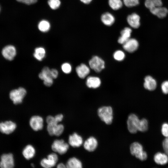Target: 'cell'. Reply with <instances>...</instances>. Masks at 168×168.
Here are the masks:
<instances>
[{
	"instance_id": "cell-1",
	"label": "cell",
	"mask_w": 168,
	"mask_h": 168,
	"mask_svg": "<svg viewBox=\"0 0 168 168\" xmlns=\"http://www.w3.org/2000/svg\"><path fill=\"white\" fill-rule=\"evenodd\" d=\"M98 115L101 120L108 125L111 124L113 119V110L110 106H104L98 108Z\"/></svg>"
},
{
	"instance_id": "cell-2",
	"label": "cell",
	"mask_w": 168,
	"mask_h": 168,
	"mask_svg": "<svg viewBox=\"0 0 168 168\" xmlns=\"http://www.w3.org/2000/svg\"><path fill=\"white\" fill-rule=\"evenodd\" d=\"M131 154L141 161L145 160L147 158V153L143 150L142 145L137 142L132 143L130 147Z\"/></svg>"
},
{
	"instance_id": "cell-3",
	"label": "cell",
	"mask_w": 168,
	"mask_h": 168,
	"mask_svg": "<svg viewBox=\"0 0 168 168\" xmlns=\"http://www.w3.org/2000/svg\"><path fill=\"white\" fill-rule=\"evenodd\" d=\"M26 93V89L20 87L11 91L9 94L10 98L14 104H19L22 103Z\"/></svg>"
},
{
	"instance_id": "cell-4",
	"label": "cell",
	"mask_w": 168,
	"mask_h": 168,
	"mask_svg": "<svg viewBox=\"0 0 168 168\" xmlns=\"http://www.w3.org/2000/svg\"><path fill=\"white\" fill-rule=\"evenodd\" d=\"M140 120L134 114H130L128 117L127 123L128 129L132 133H136L138 131Z\"/></svg>"
},
{
	"instance_id": "cell-5",
	"label": "cell",
	"mask_w": 168,
	"mask_h": 168,
	"mask_svg": "<svg viewBox=\"0 0 168 168\" xmlns=\"http://www.w3.org/2000/svg\"><path fill=\"white\" fill-rule=\"evenodd\" d=\"M69 147V145L63 139L55 140L51 146L52 149L54 151L61 155L65 153Z\"/></svg>"
},
{
	"instance_id": "cell-6",
	"label": "cell",
	"mask_w": 168,
	"mask_h": 168,
	"mask_svg": "<svg viewBox=\"0 0 168 168\" xmlns=\"http://www.w3.org/2000/svg\"><path fill=\"white\" fill-rule=\"evenodd\" d=\"M89 64L90 68L96 72H100L105 68V62L97 56H94L89 60Z\"/></svg>"
},
{
	"instance_id": "cell-7",
	"label": "cell",
	"mask_w": 168,
	"mask_h": 168,
	"mask_svg": "<svg viewBox=\"0 0 168 168\" xmlns=\"http://www.w3.org/2000/svg\"><path fill=\"white\" fill-rule=\"evenodd\" d=\"M64 129V126L61 124L55 123L47 124V130L51 136H59L63 133Z\"/></svg>"
},
{
	"instance_id": "cell-8",
	"label": "cell",
	"mask_w": 168,
	"mask_h": 168,
	"mask_svg": "<svg viewBox=\"0 0 168 168\" xmlns=\"http://www.w3.org/2000/svg\"><path fill=\"white\" fill-rule=\"evenodd\" d=\"M58 160L57 155L55 153L50 154L47 158L42 159L40 161V165L43 167L50 168L54 166Z\"/></svg>"
},
{
	"instance_id": "cell-9",
	"label": "cell",
	"mask_w": 168,
	"mask_h": 168,
	"mask_svg": "<svg viewBox=\"0 0 168 168\" xmlns=\"http://www.w3.org/2000/svg\"><path fill=\"white\" fill-rule=\"evenodd\" d=\"M50 69L47 67H44L39 73V77L43 81L44 85L47 86H51L53 83V78L50 75Z\"/></svg>"
},
{
	"instance_id": "cell-10",
	"label": "cell",
	"mask_w": 168,
	"mask_h": 168,
	"mask_svg": "<svg viewBox=\"0 0 168 168\" xmlns=\"http://www.w3.org/2000/svg\"><path fill=\"white\" fill-rule=\"evenodd\" d=\"M0 167L2 168H12L14 166L13 156L11 153L4 154L1 157Z\"/></svg>"
},
{
	"instance_id": "cell-11",
	"label": "cell",
	"mask_w": 168,
	"mask_h": 168,
	"mask_svg": "<svg viewBox=\"0 0 168 168\" xmlns=\"http://www.w3.org/2000/svg\"><path fill=\"white\" fill-rule=\"evenodd\" d=\"M29 124L30 127L33 130L37 131L43 128V120L39 116H33L30 118Z\"/></svg>"
},
{
	"instance_id": "cell-12",
	"label": "cell",
	"mask_w": 168,
	"mask_h": 168,
	"mask_svg": "<svg viewBox=\"0 0 168 168\" xmlns=\"http://www.w3.org/2000/svg\"><path fill=\"white\" fill-rule=\"evenodd\" d=\"M2 53L5 59L11 61L13 59L16 55V49L13 45H8L2 49Z\"/></svg>"
},
{
	"instance_id": "cell-13",
	"label": "cell",
	"mask_w": 168,
	"mask_h": 168,
	"mask_svg": "<svg viewBox=\"0 0 168 168\" xmlns=\"http://www.w3.org/2000/svg\"><path fill=\"white\" fill-rule=\"evenodd\" d=\"M16 124L11 121H7L0 123V131L2 133L8 134L13 132L16 128Z\"/></svg>"
},
{
	"instance_id": "cell-14",
	"label": "cell",
	"mask_w": 168,
	"mask_h": 168,
	"mask_svg": "<svg viewBox=\"0 0 168 168\" xmlns=\"http://www.w3.org/2000/svg\"><path fill=\"white\" fill-rule=\"evenodd\" d=\"M123 45V48L125 50L129 53H132L138 49L139 44L136 39L130 38Z\"/></svg>"
},
{
	"instance_id": "cell-15",
	"label": "cell",
	"mask_w": 168,
	"mask_h": 168,
	"mask_svg": "<svg viewBox=\"0 0 168 168\" xmlns=\"http://www.w3.org/2000/svg\"><path fill=\"white\" fill-rule=\"evenodd\" d=\"M98 143L96 139L94 137L91 136L88 138L84 143V147L87 151L93 152L97 148Z\"/></svg>"
},
{
	"instance_id": "cell-16",
	"label": "cell",
	"mask_w": 168,
	"mask_h": 168,
	"mask_svg": "<svg viewBox=\"0 0 168 168\" xmlns=\"http://www.w3.org/2000/svg\"><path fill=\"white\" fill-rule=\"evenodd\" d=\"M83 139L81 136L74 133L69 137L68 142L73 147H78L83 143Z\"/></svg>"
},
{
	"instance_id": "cell-17",
	"label": "cell",
	"mask_w": 168,
	"mask_h": 168,
	"mask_svg": "<svg viewBox=\"0 0 168 168\" xmlns=\"http://www.w3.org/2000/svg\"><path fill=\"white\" fill-rule=\"evenodd\" d=\"M127 19L128 23L132 28L136 29L139 27L140 17L136 13H133L128 16Z\"/></svg>"
},
{
	"instance_id": "cell-18",
	"label": "cell",
	"mask_w": 168,
	"mask_h": 168,
	"mask_svg": "<svg viewBox=\"0 0 168 168\" xmlns=\"http://www.w3.org/2000/svg\"><path fill=\"white\" fill-rule=\"evenodd\" d=\"M144 81L143 86L145 89L150 91H152L156 89L157 86V82L156 80L152 76H146Z\"/></svg>"
},
{
	"instance_id": "cell-19",
	"label": "cell",
	"mask_w": 168,
	"mask_h": 168,
	"mask_svg": "<svg viewBox=\"0 0 168 168\" xmlns=\"http://www.w3.org/2000/svg\"><path fill=\"white\" fill-rule=\"evenodd\" d=\"M149 10L152 13L160 18L165 17L168 13L167 9L162 6L152 8Z\"/></svg>"
},
{
	"instance_id": "cell-20",
	"label": "cell",
	"mask_w": 168,
	"mask_h": 168,
	"mask_svg": "<svg viewBox=\"0 0 168 168\" xmlns=\"http://www.w3.org/2000/svg\"><path fill=\"white\" fill-rule=\"evenodd\" d=\"M78 76L80 78H84L90 73L89 68L86 64L82 63L77 66L76 69Z\"/></svg>"
},
{
	"instance_id": "cell-21",
	"label": "cell",
	"mask_w": 168,
	"mask_h": 168,
	"mask_svg": "<svg viewBox=\"0 0 168 168\" xmlns=\"http://www.w3.org/2000/svg\"><path fill=\"white\" fill-rule=\"evenodd\" d=\"M132 30L129 27H125L121 31V36L118 40V42L123 44L130 38Z\"/></svg>"
},
{
	"instance_id": "cell-22",
	"label": "cell",
	"mask_w": 168,
	"mask_h": 168,
	"mask_svg": "<svg viewBox=\"0 0 168 168\" xmlns=\"http://www.w3.org/2000/svg\"><path fill=\"white\" fill-rule=\"evenodd\" d=\"M86 83L88 87L96 88L100 86L101 81L98 77L90 76L87 78Z\"/></svg>"
},
{
	"instance_id": "cell-23",
	"label": "cell",
	"mask_w": 168,
	"mask_h": 168,
	"mask_svg": "<svg viewBox=\"0 0 168 168\" xmlns=\"http://www.w3.org/2000/svg\"><path fill=\"white\" fill-rule=\"evenodd\" d=\"M154 160L156 164L164 165L168 162V156L166 153L158 152L155 155Z\"/></svg>"
},
{
	"instance_id": "cell-24",
	"label": "cell",
	"mask_w": 168,
	"mask_h": 168,
	"mask_svg": "<svg viewBox=\"0 0 168 168\" xmlns=\"http://www.w3.org/2000/svg\"><path fill=\"white\" fill-rule=\"evenodd\" d=\"M35 151L34 147L31 145H27L24 149L22 154L24 157L27 160L33 158L35 154Z\"/></svg>"
},
{
	"instance_id": "cell-25",
	"label": "cell",
	"mask_w": 168,
	"mask_h": 168,
	"mask_svg": "<svg viewBox=\"0 0 168 168\" xmlns=\"http://www.w3.org/2000/svg\"><path fill=\"white\" fill-rule=\"evenodd\" d=\"M101 19L103 24L107 26H111L115 21L114 16L109 12L103 14L101 15Z\"/></svg>"
},
{
	"instance_id": "cell-26",
	"label": "cell",
	"mask_w": 168,
	"mask_h": 168,
	"mask_svg": "<svg viewBox=\"0 0 168 168\" xmlns=\"http://www.w3.org/2000/svg\"><path fill=\"white\" fill-rule=\"evenodd\" d=\"M66 166L68 168H81L82 167V164L78 159L73 157L69 158L68 161Z\"/></svg>"
},
{
	"instance_id": "cell-27",
	"label": "cell",
	"mask_w": 168,
	"mask_h": 168,
	"mask_svg": "<svg viewBox=\"0 0 168 168\" xmlns=\"http://www.w3.org/2000/svg\"><path fill=\"white\" fill-rule=\"evenodd\" d=\"M50 26V24L49 21L45 19L40 21L38 24V29L43 32H46L49 31Z\"/></svg>"
},
{
	"instance_id": "cell-28",
	"label": "cell",
	"mask_w": 168,
	"mask_h": 168,
	"mask_svg": "<svg viewBox=\"0 0 168 168\" xmlns=\"http://www.w3.org/2000/svg\"><path fill=\"white\" fill-rule=\"evenodd\" d=\"M46 51L44 48L38 47L35 49L33 54L34 57L38 61H41L45 56Z\"/></svg>"
},
{
	"instance_id": "cell-29",
	"label": "cell",
	"mask_w": 168,
	"mask_h": 168,
	"mask_svg": "<svg viewBox=\"0 0 168 168\" xmlns=\"http://www.w3.org/2000/svg\"><path fill=\"white\" fill-rule=\"evenodd\" d=\"M162 4L161 0H146L145 2V7L149 9L161 6Z\"/></svg>"
},
{
	"instance_id": "cell-30",
	"label": "cell",
	"mask_w": 168,
	"mask_h": 168,
	"mask_svg": "<svg viewBox=\"0 0 168 168\" xmlns=\"http://www.w3.org/2000/svg\"><path fill=\"white\" fill-rule=\"evenodd\" d=\"M108 3L110 7L114 10H118L123 5L121 0H109Z\"/></svg>"
},
{
	"instance_id": "cell-31",
	"label": "cell",
	"mask_w": 168,
	"mask_h": 168,
	"mask_svg": "<svg viewBox=\"0 0 168 168\" xmlns=\"http://www.w3.org/2000/svg\"><path fill=\"white\" fill-rule=\"evenodd\" d=\"M148 128V123L147 120L144 118L140 120L138 131L142 132H145Z\"/></svg>"
},
{
	"instance_id": "cell-32",
	"label": "cell",
	"mask_w": 168,
	"mask_h": 168,
	"mask_svg": "<svg viewBox=\"0 0 168 168\" xmlns=\"http://www.w3.org/2000/svg\"><path fill=\"white\" fill-rule=\"evenodd\" d=\"M47 2L50 8L53 10L58 9L61 4L60 0H48Z\"/></svg>"
},
{
	"instance_id": "cell-33",
	"label": "cell",
	"mask_w": 168,
	"mask_h": 168,
	"mask_svg": "<svg viewBox=\"0 0 168 168\" xmlns=\"http://www.w3.org/2000/svg\"><path fill=\"white\" fill-rule=\"evenodd\" d=\"M114 58L116 60L121 61L123 60L125 57L124 53L121 50H118L116 51L114 54Z\"/></svg>"
},
{
	"instance_id": "cell-34",
	"label": "cell",
	"mask_w": 168,
	"mask_h": 168,
	"mask_svg": "<svg viewBox=\"0 0 168 168\" xmlns=\"http://www.w3.org/2000/svg\"><path fill=\"white\" fill-rule=\"evenodd\" d=\"M124 5L128 7L136 6L139 3V0H123Z\"/></svg>"
},
{
	"instance_id": "cell-35",
	"label": "cell",
	"mask_w": 168,
	"mask_h": 168,
	"mask_svg": "<svg viewBox=\"0 0 168 168\" xmlns=\"http://www.w3.org/2000/svg\"><path fill=\"white\" fill-rule=\"evenodd\" d=\"M61 69L63 72L66 74L70 73L72 71V66L68 63H63L61 66Z\"/></svg>"
},
{
	"instance_id": "cell-36",
	"label": "cell",
	"mask_w": 168,
	"mask_h": 168,
	"mask_svg": "<svg viewBox=\"0 0 168 168\" xmlns=\"http://www.w3.org/2000/svg\"><path fill=\"white\" fill-rule=\"evenodd\" d=\"M161 133L162 135L166 137H168V124L164 123L161 127Z\"/></svg>"
},
{
	"instance_id": "cell-37",
	"label": "cell",
	"mask_w": 168,
	"mask_h": 168,
	"mask_svg": "<svg viewBox=\"0 0 168 168\" xmlns=\"http://www.w3.org/2000/svg\"><path fill=\"white\" fill-rule=\"evenodd\" d=\"M161 87L163 93L168 94V80L163 82L161 85Z\"/></svg>"
},
{
	"instance_id": "cell-38",
	"label": "cell",
	"mask_w": 168,
	"mask_h": 168,
	"mask_svg": "<svg viewBox=\"0 0 168 168\" xmlns=\"http://www.w3.org/2000/svg\"><path fill=\"white\" fill-rule=\"evenodd\" d=\"M162 146L165 152L168 155V137L166 138L163 140Z\"/></svg>"
},
{
	"instance_id": "cell-39",
	"label": "cell",
	"mask_w": 168,
	"mask_h": 168,
	"mask_svg": "<svg viewBox=\"0 0 168 168\" xmlns=\"http://www.w3.org/2000/svg\"><path fill=\"white\" fill-rule=\"evenodd\" d=\"M18 2L24 3L26 5H30L36 3L38 0H16Z\"/></svg>"
},
{
	"instance_id": "cell-40",
	"label": "cell",
	"mask_w": 168,
	"mask_h": 168,
	"mask_svg": "<svg viewBox=\"0 0 168 168\" xmlns=\"http://www.w3.org/2000/svg\"><path fill=\"white\" fill-rule=\"evenodd\" d=\"M50 72L51 76L53 79H55L57 77L58 75V72L56 69H50Z\"/></svg>"
},
{
	"instance_id": "cell-41",
	"label": "cell",
	"mask_w": 168,
	"mask_h": 168,
	"mask_svg": "<svg viewBox=\"0 0 168 168\" xmlns=\"http://www.w3.org/2000/svg\"><path fill=\"white\" fill-rule=\"evenodd\" d=\"M54 117L56 121L58 123L62 121L63 116L62 114H59L56 115Z\"/></svg>"
},
{
	"instance_id": "cell-42",
	"label": "cell",
	"mask_w": 168,
	"mask_h": 168,
	"mask_svg": "<svg viewBox=\"0 0 168 168\" xmlns=\"http://www.w3.org/2000/svg\"><path fill=\"white\" fill-rule=\"evenodd\" d=\"M57 167L58 168H64L66 167V166L63 163H60L58 165Z\"/></svg>"
},
{
	"instance_id": "cell-43",
	"label": "cell",
	"mask_w": 168,
	"mask_h": 168,
	"mask_svg": "<svg viewBox=\"0 0 168 168\" xmlns=\"http://www.w3.org/2000/svg\"><path fill=\"white\" fill-rule=\"evenodd\" d=\"M92 0H80V1L83 3L86 4H88L90 3Z\"/></svg>"
},
{
	"instance_id": "cell-44",
	"label": "cell",
	"mask_w": 168,
	"mask_h": 168,
	"mask_svg": "<svg viewBox=\"0 0 168 168\" xmlns=\"http://www.w3.org/2000/svg\"><path fill=\"white\" fill-rule=\"evenodd\" d=\"M31 166H32L34 167V165L33 164H31Z\"/></svg>"
}]
</instances>
